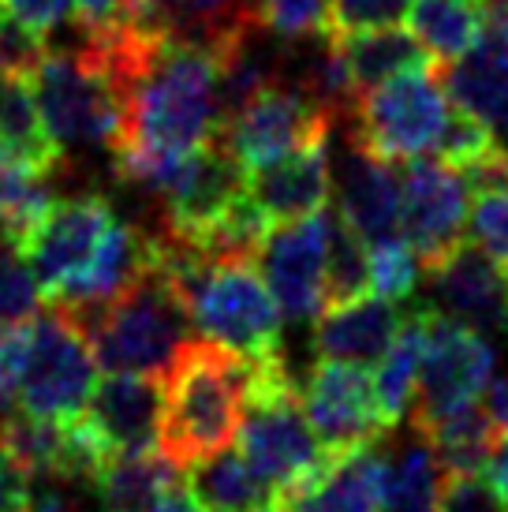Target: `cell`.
I'll list each match as a JSON object with an SVG mask.
<instances>
[{
	"instance_id": "60d3db41",
	"label": "cell",
	"mask_w": 508,
	"mask_h": 512,
	"mask_svg": "<svg viewBox=\"0 0 508 512\" xmlns=\"http://www.w3.org/2000/svg\"><path fill=\"white\" fill-rule=\"evenodd\" d=\"M27 352H30L27 322H0V412H8L15 393H19Z\"/></svg>"
},
{
	"instance_id": "603a6c76",
	"label": "cell",
	"mask_w": 508,
	"mask_h": 512,
	"mask_svg": "<svg viewBox=\"0 0 508 512\" xmlns=\"http://www.w3.org/2000/svg\"><path fill=\"white\" fill-rule=\"evenodd\" d=\"M180 483V464L165 449L113 453L90 475L101 512H161Z\"/></svg>"
},
{
	"instance_id": "277c9868",
	"label": "cell",
	"mask_w": 508,
	"mask_h": 512,
	"mask_svg": "<svg viewBox=\"0 0 508 512\" xmlns=\"http://www.w3.org/2000/svg\"><path fill=\"white\" fill-rule=\"evenodd\" d=\"M34 98L60 146H98L113 154L124 139L127 90L86 49L45 53L30 72Z\"/></svg>"
},
{
	"instance_id": "7402d4cb",
	"label": "cell",
	"mask_w": 508,
	"mask_h": 512,
	"mask_svg": "<svg viewBox=\"0 0 508 512\" xmlns=\"http://www.w3.org/2000/svg\"><path fill=\"white\" fill-rule=\"evenodd\" d=\"M400 326H404V318H400L393 299L359 296L352 303H340V307H325L314 318V352H318V359L370 367L389 352Z\"/></svg>"
},
{
	"instance_id": "ba28073f",
	"label": "cell",
	"mask_w": 508,
	"mask_h": 512,
	"mask_svg": "<svg viewBox=\"0 0 508 512\" xmlns=\"http://www.w3.org/2000/svg\"><path fill=\"white\" fill-rule=\"evenodd\" d=\"M329 131H333V116L318 101H311L299 86L284 79H269L225 116L217 139L240 157L243 169L254 172L296 154L303 146L322 143L329 139Z\"/></svg>"
},
{
	"instance_id": "f6af8a7d",
	"label": "cell",
	"mask_w": 508,
	"mask_h": 512,
	"mask_svg": "<svg viewBox=\"0 0 508 512\" xmlns=\"http://www.w3.org/2000/svg\"><path fill=\"white\" fill-rule=\"evenodd\" d=\"M486 412L497 423V430L508 434V374L490 378V385H486Z\"/></svg>"
},
{
	"instance_id": "f35d334b",
	"label": "cell",
	"mask_w": 508,
	"mask_h": 512,
	"mask_svg": "<svg viewBox=\"0 0 508 512\" xmlns=\"http://www.w3.org/2000/svg\"><path fill=\"white\" fill-rule=\"evenodd\" d=\"M467 228L482 251H490L501 266H508V187L479 191L467 214Z\"/></svg>"
},
{
	"instance_id": "5bb4252c",
	"label": "cell",
	"mask_w": 508,
	"mask_h": 512,
	"mask_svg": "<svg viewBox=\"0 0 508 512\" xmlns=\"http://www.w3.org/2000/svg\"><path fill=\"white\" fill-rule=\"evenodd\" d=\"M325 247H329V210L269 228L258 251L262 277L288 322H311L325 307Z\"/></svg>"
},
{
	"instance_id": "e575fe53",
	"label": "cell",
	"mask_w": 508,
	"mask_h": 512,
	"mask_svg": "<svg viewBox=\"0 0 508 512\" xmlns=\"http://www.w3.org/2000/svg\"><path fill=\"white\" fill-rule=\"evenodd\" d=\"M42 288L23 247L0 228V322H34L42 311Z\"/></svg>"
},
{
	"instance_id": "d4e9b609",
	"label": "cell",
	"mask_w": 508,
	"mask_h": 512,
	"mask_svg": "<svg viewBox=\"0 0 508 512\" xmlns=\"http://www.w3.org/2000/svg\"><path fill=\"white\" fill-rule=\"evenodd\" d=\"M0 157L23 161L49 176L64 161V146L45 128L30 75L0 72Z\"/></svg>"
},
{
	"instance_id": "8fae6325",
	"label": "cell",
	"mask_w": 508,
	"mask_h": 512,
	"mask_svg": "<svg viewBox=\"0 0 508 512\" xmlns=\"http://www.w3.org/2000/svg\"><path fill=\"white\" fill-rule=\"evenodd\" d=\"M247 191V169L221 139H210L176 161L172 176L157 191L165 202L161 232L195 247Z\"/></svg>"
},
{
	"instance_id": "9c48e42d",
	"label": "cell",
	"mask_w": 508,
	"mask_h": 512,
	"mask_svg": "<svg viewBox=\"0 0 508 512\" xmlns=\"http://www.w3.org/2000/svg\"><path fill=\"white\" fill-rule=\"evenodd\" d=\"M490 374H494V348L486 344L479 329H471L452 314L434 311L426 303L423 370H419V389L411 400L415 430L434 423L438 415L475 404L486 393Z\"/></svg>"
},
{
	"instance_id": "d590c367",
	"label": "cell",
	"mask_w": 508,
	"mask_h": 512,
	"mask_svg": "<svg viewBox=\"0 0 508 512\" xmlns=\"http://www.w3.org/2000/svg\"><path fill=\"white\" fill-rule=\"evenodd\" d=\"M367 247H370V288H374V296L393 299V303L415 296L419 277H423V262L415 255V247L404 236L367 243Z\"/></svg>"
},
{
	"instance_id": "f546056e",
	"label": "cell",
	"mask_w": 508,
	"mask_h": 512,
	"mask_svg": "<svg viewBox=\"0 0 508 512\" xmlns=\"http://www.w3.org/2000/svg\"><path fill=\"white\" fill-rule=\"evenodd\" d=\"M337 38V34H333ZM340 53L348 60V72H352L355 94L363 98L367 90H374L378 83H385L389 75L404 72L411 64H423L430 60L423 45L415 42V34H404L396 27H374V30H359V34H344L337 38Z\"/></svg>"
},
{
	"instance_id": "83f0119b",
	"label": "cell",
	"mask_w": 508,
	"mask_h": 512,
	"mask_svg": "<svg viewBox=\"0 0 508 512\" xmlns=\"http://www.w3.org/2000/svg\"><path fill=\"white\" fill-rule=\"evenodd\" d=\"M430 445H434V453H438L441 468L445 475H467V471H486L490 464V456L497 449V423L490 419L486 408H479V400L475 404H464V408H456V412H445L438 415L434 423H426L419 427Z\"/></svg>"
},
{
	"instance_id": "9a60e30c",
	"label": "cell",
	"mask_w": 508,
	"mask_h": 512,
	"mask_svg": "<svg viewBox=\"0 0 508 512\" xmlns=\"http://www.w3.org/2000/svg\"><path fill=\"white\" fill-rule=\"evenodd\" d=\"M161 415H165V385L154 374L116 370L98 378L86 400L79 423L98 445L101 456L154 449L161 441Z\"/></svg>"
},
{
	"instance_id": "ab89813d",
	"label": "cell",
	"mask_w": 508,
	"mask_h": 512,
	"mask_svg": "<svg viewBox=\"0 0 508 512\" xmlns=\"http://www.w3.org/2000/svg\"><path fill=\"white\" fill-rule=\"evenodd\" d=\"M411 0H333L329 4V34H359L374 27H396L408 15Z\"/></svg>"
},
{
	"instance_id": "b9f144b4",
	"label": "cell",
	"mask_w": 508,
	"mask_h": 512,
	"mask_svg": "<svg viewBox=\"0 0 508 512\" xmlns=\"http://www.w3.org/2000/svg\"><path fill=\"white\" fill-rule=\"evenodd\" d=\"M438 512H508L497 498V490L482 471L467 475H449V483L441 490Z\"/></svg>"
},
{
	"instance_id": "52a82bcc",
	"label": "cell",
	"mask_w": 508,
	"mask_h": 512,
	"mask_svg": "<svg viewBox=\"0 0 508 512\" xmlns=\"http://www.w3.org/2000/svg\"><path fill=\"white\" fill-rule=\"evenodd\" d=\"M98 385V352L83 322L53 303L30 326V352L19 382V408L42 419H79Z\"/></svg>"
},
{
	"instance_id": "6da1fadb",
	"label": "cell",
	"mask_w": 508,
	"mask_h": 512,
	"mask_svg": "<svg viewBox=\"0 0 508 512\" xmlns=\"http://www.w3.org/2000/svg\"><path fill=\"white\" fill-rule=\"evenodd\" d=\"M221 45L165 34L150 64L127 86L124 139L113 150L120 180L157 195L180 157L217 139L225 124Z\"/></svg>"
},
{
	"instance_id": "4fadbf2b",
	"label": "cell",
	"mask_w": 508,
	"mask_h": 512,
	"mask_svg": "<svg viewBox=\"0 0 508 512\" xmlns=\"http://www.w3.org/2000/svg\"><path fill=\"white\" fill-rule=\"evenodd\" d=\"M400 195H404V240L415 247L423 270L464 243L467 228V184L464 176L430 157H411L400 169Z\"/></svg>"
},
{
	"instance_id": "cb8c5ba5",
	"label": "cell",
	"mask_w": 508,
	"mask_h": 512,
	"mask_svg": "<svg viewBox=\"0 0 508 512\" xmlns=\"http://www.w3.org/2000/svg\"><path fill=\"white\" fill-rule=\"evenodd\" d=\"M150 258H154V236L139 232L135 225H127L116 217V225L109 228V236L101 240L94 262L86 266V273L68 288V296L57 299L60 307L68 311H86V307H98L105 299L120 296L124 288H131L142 273L150 270Z\"/></svg>"
},
{
	"instance_id": "1f68e13d",
	"label": "cell",
	"mask_w": 508,
	"mask_h": 512,
	"mask_svg": "<svg viewBox=\"0 0 508 512\" xmlns=\"http://www.w3.org/2000/svg\"><path fill=\"white\" fill-rule=\"evenodd\" d=\"M157 23L198 42H232L258 30V0H154Z\"/></svg>"
},
{
	"instance_id": "7dc6e473",
	"label": "cell",
	"mask_w": 508,
	"mask_h": 512,
	"mask_svg": "<svg viewBox=\"0 0 508 512\" xmlns=\"http://www.w3.org/2000/svg\"><path fill=\"white\" fill-rule=\"evenodd\" d=\"M30 512H79V509H75L64 494L49 490V494H42V498H30Z\"/></svg>"
},
{
	"instance_id": "4316f807",
	"label": "cell",
	"mask_w": 508,
	"mask_h": 512,
	"mask_svg": "<svg viewBox=\"0 0 508 512\" xmlns=\"http://www.w3.org/2000/svg\"><path fill=\"white\" fill-rule=\"evenodd\" d=\"M404 19L430 60L445 68L479 42L486 0H411Z\"/></svg>"
},
{
	"instance_id": "ac0fdd59",
	"label": "cell",
	"mask_w": 508,
	"mask_h": 512,
	"mask_svg": "<svg viewBox=\"0 0 508 512\" xmlns=\"http://www.w3.org/2000/svg\"><path fill=\"white\" fill-rule=\"evenodd\" d=\"M389 456L374 445L325 453L318 468L281 490V505L288 512H378L385 486Z\"/></svg>"
},
{
	"instance_id": "5b68a950",
	"label": "cell",
	"mask_w": 508,
	"mask_h": 512,
	"mask_svg": "<svg viewBox=\"0 0 508 512\" xmlns=\"http://www.w3.org/2000/svg\"><path fill=\"white\" fill-rule=\"evenodd\" d=\"M236 438H240V453L273 490L292 486L325 460L322 441L311 430V419L299 400V385L288 374L281 352L258 359V374H254Z\"/></svg>"
},
{
	"instance_id": "f1b7e54d",
	"label": "cell",
	"mask_w": 508,
	"mask_h": 512,
	"mask_svg": "<svg viewBox=\"0 0 508 512\" xmlns=\"http://www.w3.org/2000/svg\"><path fill=\"white\" fill-rule=\"evenodd\" d=\"M441 490H445V468L434 445L419 434L404 441L396 456H389L378 512H438Z\"/></svg>"
},
{
	"instance_id": "2e32d148",
	"label": "cell",
	"mask_w": 508,
	"mask_h": 512,
	"mask_svg": "<svg viewBox=\"0 0 508 512\" xmlns=\"http://www.w3.org/2000/svg\"><path fill=\"white\" fill-rule=\"evenodd\" d=\"M438 72L452 105L482 120L508 150V0H486L479 42Z\"/></svg>"
},
{
	"instance_id": "7c38bea8",
	"label": "cell",
	"mask_w": 508,
	"mask_h": 512,
	"mask_svg": "<svg viewBox=\"0 0 508 512\" xmlns=\"http://www.w3.org/2000/svg\"><path fill=\"white\" fill-rule=\"evenodd\" d=\"M299 400L325 453L374 445L385 438V430H393L381 415L374 378L355 363L318 359L299 389Z\"/></svg>"
},
{
	"instance_id": "74e56055",
	"label": "cell",
	"mask_w": 508,
	"mask_h": 512,
	"mask_svg": "<svg viewBox=\"0 0 508 512\" xmlns=\"http://www.w3.org/2000/svg\"><path fill=\"white\" fill-rule=\"evenodd\" d=\"M494 146H501L494 139V131L486 128L482 120H475L471 113H464L460 105H452L449 116H445V128L438 135V150L441 161L452 165V169H464L471 161H479L482 154H490Z\"/></svg>"
},
{
	"instance_id": "7a4b0ae2",
	"label": "cell",
	"mask_w": 508,
	"mask_h": 512,
	"mask_svg": "<svg viewBox=\"0 0 508 512\" xmlns=\"http://www.w3.org/2000/svg\"><path fill=\"white\" fill-rule=\"evenodd\" d=\"M258 359L240 356L217 341H187L165 374V415H161V449L191 468L221 453L240 434L247 397H251Z\"/></svg>"
},
{
	"instance_id": "bcb514c9",
	"label": "cell",
	"mask_w": 508,
	"mask_h": 512,
	"mask_svg": "<svg viewBox=\"0 0 508 512\" xmlns=\"http://www.w3.org/2000/svg\"><path fill=\"white\" fill-rule=\"evenodd\" d=\"M486 479H490V486L497 490L501 505L508 509V438L497 441L494 456H490V464H486Z\"/></svg>"
},
{
	"instance_id": "ffe728a7",
	"label": "cell",
	"mask_w": 508,
	"mask_h": 512,
	"mask_svg": "<svg viewBox=\"0 0 508 512\" xmlns=\"http://www.w3.org/2000/svg\"><path fill=\"white\" fill-rule=\"evenodd\" d=\"M337 199L340 217L367 243L404 236V195H400V169L393 161L374 157L370 150L348 139L337 169Z\"/></svg>"
},
{
	"instance_id": "8992f818",
	"label": "cell",
	"mask_w": 508,
	"mask_h": 512,
	"mask_svg": "<svg viewBox=\"0 0 508 512\" xmlns=\"http://www.w3.org/2000/svg\"><path fill=\"white\" fill-rule=\"evenodd\" d=\"M445 83L434 60L411 64L367 90L355 113L344 120L348 139L385 161H411L438 146V135L449 116Z\"/></svg>"
},
{
	"instance_id": "30bf717a",
	"label": "cell",
	"mask_w": 508,
	"mask_h": 512,
	"mask_svg": "<svg viewBox=\"0 0 508 512\" xmlns=\"http://www.w3.org/2000/svg\"><path fill=\"white\" fill-rule=\"evenodd\" d=\"M116 225V210L105 195H71L49 202L38 225L19 240L45 303L68 296V288L94 262L101 240Z\"/></svg>"
},
{
	"instance_id": "4dcf8cb0",
	"label": "cell",
	"mask_w": 508,
	"mask_h": 512,
	"mask_svg": "<svg viewBox=\"0 0 508 512\" xmlns=\"http://www.w3.org/2000/svg\"><path fill=\"white\" fill-rule=\"evenodd\" d=\"M423 348H426V307H419L415 314L404 318L396 341L378 359L374 393H378L381 415H385L389 427H396L411 412V400H415V389H419V370H423Z\"/></svg>"
},
{
	"instance_id": "d6a6232c",
	"label": "cell",
	"mask_w": 508,
	"mask_h": 512,
	"mask_svg": "<svg viewBox=\"0 0 508 512\" xmlns=\"http://www.w3.org/2000/svg\"><path fill=\"white\" fill-rule=\"evenodd\" d=\"M370 247L340 210H329V247H325V307H340L367 296ZM322 307V311H325Z\"/></svg>"
},
{
	"instance_id": "e0dca14e",
	"label": "cell",
	"mask_w": 508,
	"mask_h": 512,
	"mask_svg": "<svg viewBox=\"0 0 508 512\" xmlns=\"http://www.w3.org/2000/svg\"><path fill=\"white\" fill-rule=\"evenodd\" d=\"M0 456L27 479H90L105 456L79 419L60 423L23 408L0 412Z\"/></svg>"
},
{
	"instance_id": "ee69618b",
	"label": "cell",
	"mask_w": 508,
	"mask_h": 512,
	"mask_svg": "<svg viewBox=\"0 0 508 512\" xmlns=\"http://www.w3.org/2000/svg\"><path fill=\"white\" fill-rule=\"evenodd\" d=\"M0 512H30V479L0 456Z\"/></svg>"
},
{
	"instance_id": "c3c4849f",
	"label": "cell",
	"mask_w": 508,
	"mask_h": 512,
	"mask_svg": "<svg viewBox=\"0 0 508 512\" xmlns=\"http://www.w3.org/2000/svg\"><path fill=\"white\" fill-rule=\"evenodd\" d=\"M254 512H288V509H284L281 501H269V505H262V509H254Z\"/></svg>"
},
{
	"instance_id": "836d02e7",
	"label": "cell",
	"mask_w": 508,
	"mask_h": 512,
	"mask_svg": "<svg viewBox=\"0 0 508 512\" xmlns=\"http://www.w3.org/2000/svg\"><path fill=\"white\" fill-rule=\"evenodd\" d=\"M53 191H49V172H38L0 157V228L12 232L15 240H23L30 228L38 225V217L49 210Z\"/></svg>"
},
{
	"instance_id": "d6986e66",
	"label": "cell",
	"mask_w": 508,
	"mask_h": 512,
	"mask_svg": "<svg viewBox=\"0 0 508 512\" xmlns=\"http://www.w3.org/2000/svg\"><path fill=\"white\" fill-rule=\"evenodd\" d=\"M434 303L479 333H508V266L479 243H460L434 266Z\"/></svg>"
},
{
	"instance_id": "7bdbcfd3",
	"label": "cell",
	"mask_w": 508,
	"mask_h": 512,
	"mask_svg": "<svg viewBox=\"0 0 508 512\" xmlns=\"http://www.w3.org/2000/svg\"><path fill=\"white\" fill-rule=\"evenodd\" d=\"M4 15L38 38H49L71 15V0H4Z\"/></svg>"
},
{
	"instance_id": "8d00e7d4",
	"label": "cell",
	"mask_w": 508,
	"mask_h": 512,
	"mask_svg": "<svg viewBox=\"0 0 508 512\" xmlns=\"http://www.w3.org/2000/svg\"><path fill=\"white\" fill-rule=\"evenodd\" d=\"M329 4L333 0H258V27L292 42L322 38L329 34Z\"/></svg>"
},
{
	"instance_id": "44dd1931",
	"label": "cell",
	"mask_w": 508,
	"mask_h": 512,
	"mask_svg": "<svg viewBox=\"0 0 508 512\" xmlns=\"http://www.w3.org/2000/svg\"><path fill=\"white\" fill-rule=\"evenodd\" d=\"M247 195L269 217V225L299 221V217L325 210V202L333 195L329 139L303 146V150L281 157L273 165L247 172Z\"/></svg>"
},
{
	"instance_id": "681fc988",
	"label": "cell",
	"mask_w": 508,
	"mask_h": 512,
	"mask_svg": "<svg viewBox=\"0 0 508 512\" xmlns=\"http://www.w3.org/2000/svg\"><path fill=\"white\" fill-rule=\"evenodd\" d=\"M0 15H4V0H0Z\"/></svg>"
},
{
	"instance_id": "3957f363",
	"label": "cell",
	"mask_w": 508,
	"mask_h": 512,
	"mask_svg": "<svg viewBox=\"0 0 508 512\" xmlns=\"http://www.w3.org/2000/svg\"><path fill=\"white\" fill-rule=\"evenodd\" d=\"M71 314L83 322L86 337L98 352V363L131 370V374H154V378L169 374L195 329L184 296L157 270L154 258H150V270L120 296Z\"/></svg>"
},
{
	"instance_id": "484cf974",
	"label": "cell",
	"mask_w": 508,
	"mask_h": 512,
	"mask_svg": "<svg viewBox=\"0 0 508 512\" xmlns=\"http://www.w3.org/2000/svg\"><path fill=\"white\" fill-rule=\"evenodd\" d=\"M187 490L202 512H254L277 494L240 449H221L191 464Z\"/></svg>"
}]
</instances>
